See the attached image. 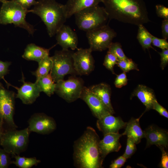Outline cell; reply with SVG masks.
<instances>
[{
    "label": "cell",
    "mask_w": 168,
    "mask_h": 168,
    "mask_svg": "<svg viewBox=\"0 0 168 168\" xmlns=\"http://www.w3.org/2000/svg\"><path fill=\"white\" fill-rule=\"evenodd\" d=\"M4 0H0V2H2Z\"/></svg>",
    "instance_id": "44"
},
{
    "label": "cell",
    "mask_w": 168,
    "mask_h": 168,
    "mask_svg": "<svg viewBox=\"0 0 168 168\" xmlns=\"http://www.w3.org/2000/svg\"><path fill=\"white\" fill-rule=\"evenodd\" d=\"M109 21L114 19L138 26L150 21L143 0H103Z\"/></svg>",
    "instance_id": "1"
},
{
    "label": "cell",
    "mask_w": 168,
    "mask_h": 168,
    "mask_svg": "<svg viewBox=\"0 0 168 168\" xmlns=\"http://www.w3.org/2000/svg\"><path fill=\"white\" fill-rule=\"evenodd\" d=\"M152 109L156 110L160 115L166 118H168V113L167 111L165 108L158 103L157 100L154 102Z\"/></svg>",
    "instance_id": "38"
},
{
    "label": "cell",
    "mask_w": 168,
    "mask_h": 168,
    "mask_svg": "<svg viewBox=\"0 0 168 168\" xmlns=\"http://www.w3.org/2000/svg\"><path fill=\"white\" fill-rule=\"evenodd\" d=\"M140 117L132 118L127 123L125 130L122 134L132 139L136 144L139 143L141 139L144 138V131L141 129L139 123Z\"/></svg>",
    "instance_id": "23"
},
{
    "label": "cell",
    "mask_w": 168,
    "mask_h": 168,
    "mask_svg": "<svg viewBox=\"0 0 168 168\" xmlns=\"http://www.w3.org/2000/svg\"><path fill=\"white\" fill-rule=\"evenodd\" d=\"M73 53L69 49H62L56 51L51 57L52 66L50 73L55 83L63 79L67 75L76 73L73 66Z\"/></svg>",
    "instance_id": "7"
},
{
    "label": "cell",
    "mask_w": 168,
    "mask_h": 168,
    "mask_svg": "<svg viewBox=\"0 0 168 168\" xmlns=\"http://www.w3.org/2000/svg\"><path fill=\"white\" fill-rule=\"evenodd\" d=\"M136 96L146 107V110L152 109L153 105L157 100L154 91L150 88L142 85H139L131 96Z\"/></svg>",
    "instance_id": "20"
},
{
    "label": "cell",
    "mask_w": 168,
    "mask_h": 168,
    "mask_svg": "<svg viewBox=\"0 0 168 168\" xmlns=\"http://www.w3.org/2000/svg\"><path fill=\"white\" fill-rule=\"evenodd\" d=\"M156 10L157 16L163 19H168V8L163 5L157 4L156 6Z\"/></svg>",
    "instance_id": "35"
},
{
    "label": "cell",
    "mask_w": 168,
    "mask_h": 168,
    "mask_svg": "<svg viewBox=\"0 0 168 168\" xmlns=\"http://www.w3.org/2000/svg\"><path fill=\"white\" fill-rule=\"evenodd\" d=\"M118 59L117 57L112 54L107 52L105 58L103 65L106 68L115 74L114 70V67L117 64Z\"/></svg>",
    "instance_id": "30"
},
{
    "label": "cell",
    "mask_w": 168,
    "mask_h": 168,
    "mask_svg": "<svg viewBox=\"0 0 168 168\" xmlns=\"http://www.w3.org/2000/svg\"><path fill=\"white\" fill-rule=\"evenodd\" d=\"M10 154L0 148V168H7L11 164Z\"/></svg>",
    "instance_id": "31"
},
{
    "label": "cell",
    "mask_w": 168,
    "mask_h": 168,
    "mask_svg": "<svg viewBox=\"0 0 168 168\" xmlns=\"http://www.w3.org/2000/svg\"><path fill=\"white\" fill-rule=\"evenodd\" d=\"M29 12L40 17L50 37L56 35L67 19L64 5L58 2L55 0L37 1L34 7L29 10Z\"/></svg>",
    "instance_id": "3"
},
{
    "label": "cell",
    "mask_w": 168,
    "mask_h": 168,
    "mask_svg": "<svg viewBox=\"0 0 168 168\" xmlns=\"http://www.w3.org/2000/svg\"><path fill=\"white\" fill-rule=\"evenodd\" d=\"M41 92H43L49 96H50L55 92L56 83L53 80L50 73L35 81Z\"/></svg>",
    "instance_id": "24"
},
{
    "label": "cell",
    "mask_w": 168,
    "mask_h": 168,
    "mask_svg": "<svg viewBox=\"0 0 168 168\" xmlns=\"http://www.w3.org/2000/svg\"><path fill=\"white\" fill-rule=\"evenodd\" d=\"M128 81L126 72H123L117 75L114 82V85L116 87L120 88L127 85Z\"/></svg>",
    "instance_id": "34"
},
{
    "label": "cell",
    "mask_w": 168,
    "mask_h": 168,
    "mask_svg": "<svg viewBox=\"0 0 168 168\" xmlns=\"http://www.w3.org/2000/svg\"><path fill=\"white\" fill-rule=\"evenodd\" d=\"M80 98L86 102L93 115L98 119L110 114L99 98L89 87H83Z\"/></svg>",
    "instance_id": "13"
},
{
    "label": "cell",
    "mask_w": 168,
    "mask_h": 168,
    "mask_svg": "<svg viewBox=\"0 0 168 168\" xmlns=\"http://www.w3.org/2000/svg\"><path fill=\"white\" fill-rule=\"evenodd\" d=\"M126 159H127L123 155L120 156L112 162L110 167L111 168H121L124 165Z\"/></svg>",
    "instance_id": "37"
},
{
    "label": "cell",
    "mask_w": 168,
    "mask_h": 168,
    "mask_svg": "<svg viewBox=\"0 0 168 168\" xmlns=\"http://www.w3.org/2000/svg\"><path fill=\"white\" fill-rule=\"evenodd\" d=\"M162 34L163 39H168V19H164L161 24Z\"/></svg>",
    "instance_id": "42"
},
{
    "label": "cell",
    "mask_w": 168,
    "mask_h": 168,
    "mask_svg": "<svg viewBox=\"0 0 168 168\" xmlns=\"http://www.w3.org/2000/svg\"><path fill=\"white\" fill-rule=\"evenodd\" d=\"M159 54L161 56V67L163 69L168 63V49H162Z\"/></svg>",
    "instance_id": "40"
},
{
    "label": "cell",
    "mask_w": 168,
    "mask_h": 168,
    "mask_svg": "<svg viewBox=\"0 0 168 168\" xmlns=\"http://www.w3.org/2000/svg\"><path fill=\"white\" fill-rule=\"evenodd\" d=\"M11 64L10 62H3L0 60V80L4 79V76L9 73V67Z\"/></svg>",
    "instance_id": "36"
},
{
    "label": "cell",
    "mask_w": 168,
    "mask_h": 168,
    "mask_svg": "<svg viewBox=\"0 0 168 168\" xmlns=\"http://www.w3.org/2000/svg\"><path fill=\"white\" fill-rule=\"evenodd\" d=\"M138 30L137 39L144 50L152 48V35L143 26L140 25L138 26Z\"/></svg>",
    "instance_id": "26"
},
{
    "label": "cell",
    "mask_w": 168,
    "mask_h": 168,
    "mask_svg": "<svg viewBox=\"0 0 168 168\" xmlns=\"http://www.w3.org/2000/svg\"><path fill=\"white\" fill-rule=\"evenodd\" d=\"M92 51L90 48H79L73 53V66L76 74L87 75L93 70L94 60L92 55Z\"/></svg>",
    "instance_id": "11"
},
{
    "label": "cell",
    "mask_w": 168,
    "mask_h": 168,
    "mask_svg": "<svg viewBox=\"0 0 168 168\" xmlns=\"http://www.w3.org/2000/svg\"><path fill=\"white\" fill-rule=\"evenodd\" d=\"M4 122L2 119L0 120V146L2 138L4 133L3 125Z\"/></svg>",
    "instance_id": "43"
},
{
    "label": "cell",
    "mask_w": 168,
    "mask_h": 168,
    "mask_svg": "<svg viewBox=\"0 0 168 168\" xmlns=\"http://www.w3.org/2000/svg\"><path fill=\"white\" fill-rule=\"evenodd\" d=\"M16 94L6 89L0 82V120L2 119L10 129H16L18 127L14 120Z\"/></svg>",
    "instance_id": "9"
},
{
    "label": "cell",
    "mask_w": 168,
    "mask_h": 168,
    "mask_svg": "<svg viewBox=\"0 0 168 168\" xmlns=\"http://www.w3.org/2000/svg\"><path fill=\"white\" fill-rule=\"evenodd\" d=\"M117 33L108 24L86 32L90 48L92 51H102L108 49Z\"/></svg>",
    "instance_id": "8"
},
{
    "label": "cell",
    "mask_w": 168,
    "mask_h": 168,
    "mask_svg": "<svg viewBox=\"0 0 168 168\" xmlns=\"http://www.w3.org/2000/svg\"><path fill=\"white\" fill-rule=\"evenodd\" d=\"M126 124L120 117H115L109 114L98 119L96 126L104 135L118 133L119 130L125 127Z\"/></svg>",
    "instance_id": "16"
},
{
    "label": "cell",
    "mask_w": 168,
    "mask_h": 168,
    "mask_svg": "<svg viewBox=\"0 0 168 168\" xmlns=\"http://www.w3.org/2000/svg\"><path fill=\"white\" fill-rule=\"evenodd\" d=\"M23 8L28 9L31 6L35 5L37 2L35 0H12Z\"/></svg>",
    "instance_id": "39"
},
{
    "label": "cell",
    "mask_w": 168,
    "mask_h": 168,
    "mask_svg": "<svg viewBox=\"0 0 168 168\" xmlns=\"http://www.w3.org/2000/svg\"><path fill=\"white\" fill-rule=\"evenodd\" d=\"M56 40L63 49H77L78 39L77 34L69 26L63 25L57 32Z\"/></svg>",
    "instance_id": "15"
},
{
    "label": "cell",
    "mask_w": 168,
    "mask_h": 168,
    "mask_svg": "<svg viewBox=\"0 0 168 168\" xmlns=\"http://www.w3.org/2000/svg\"><path fill=\"white\" fill-rule=\"evenodd\" d=\"M22 75V86L19 88L12 86L17 91L16 98L20 99L24 104H31L39 96L41 91L36 83L26 82L23 73Z\"/></svg>",
    "instance_id": "14"
},
{
    "label": "cell",
    "mask_w": 168,
    "mask_h": 168,
    "mask_svg": "<svg viewBox=\"0 0 168 168\" xmlns=\"http://www.w3.org/2000/svg\"><path fill=\"white\" fill-rule=\"evenodd\" d=\"M108 49V52L113 54L118 60L128 58L124 53L120 43L119 42H112Z\"/></svg>",
    "instance_id": "28"
},
{
    "label": "cell",
    "mask_w": 168,
    "mask_h": 168,
    "mask_svg": "<svg viewBox=\"0 0 168 168\" xmlns=\"http://www.w3.org/2000/svg\"><path fill=\"white\" fill-rule=\"evenodd\" d=\"M144 138L147 139L146 147L153 145L166 148L168 144V133L160 128L151 125L144 131Z\"/></svg>",
    "instance_id": "18"
},
{
    "label": "cell",
    "mask_w": 168,
    "mask_h": 168,
    "mask_svg": "<svg viewBox=\"0 0 168 168\" xmlns=\"http://www.w3.org/2000/svg\"><path fill=\"white\" fill-rule=\"evenodd\" d=\"M136 143L131 138H128L126 149L123 156L127 159L130 157L136 150Z\"/></svg>",
    "instance_id": "32"
},
{
    "label": "cell",
    "mask_w": 168,
    "mask_h": 168,
    "mask_svg": "<svg viewBox=\"0 0 168 168\" xmlns=\"http://www.w3.org/2000/svg\"><path fill=\"white\" fill-rule=\"evenodd\" d=\"M28 122L27 128L30 132L43 135L51 133L57 127L54 119L44 113L34 114L31 116Z\"/></svg>",
    "instance_id": "12"
},
{
    "label": "cell",
    "mask_w": 168,
    "mask_h": 168,
    "mask_svg": "<svg viewBox=\"0 0 168 168\" xmlns=\"http://www.w3.org/2000/svg\"><path fill=\"white\" fill-rule=\"evenodd\" d=\"M84 86L81 79L71 77L56 82L55 92L67 102H72L80 98Z\"/></svg>",
    "instance_id": "10"
},
{
    "label": "cell",
    "mask_w": 168,
    "mask_h": 168,
    "mask_svg": "<svg viewBox=\"0 0 168 168\" xmlns=\"http://www.w3.org/2000/svg\"><path fill=\"white\" fill-rule=\"evenodd\" d=\"M30 133L28 128L21 130L10 129L4 131L0 146L13 157L19 155L27 147Z\"/></svg>",
    "instance_id": "6"
},
{
    "label": "cell",
    "mask_w": 168,
    "mask_h": 168,
    "mask_svg": "<svg viewBox=\"0 0 168 168\" xmlns=\"http://www.w3.org/2000/svg\"><path fill=\"white\" fill-rule=\"evenodd\" d=\"M162 152V157L161 161L160 166L163 168L168 167V155L167 153L162 146L159 147Z\"/></svg>",
    "instance_id": "41"
},
{
    "label": "cell",
    "mask_w": 168,
    "mask_h": 168,
    "mask_svg": "<svg viewBox=\"0 0 168 168\" xmlns=\"http://www.w3.org/2000/svg\"><path fill=\"white\" fill-rule=\"evenodd\" d=\"M50 49H45L31 43L27 45L22 57L27 60L34 61L38 63L49 56Z\"/></svg>",
    "instance_id": "22"
},
{
    "label": "cell",
    "mask_w": 168,
    "mask_h": 168,
    "mask_svg": "<svg viewBox=\"0 0 168 168\" xmlns=\"http://www.w3.org/2000/svg\"><path fill=\"white\" fill-rule=\"evenodd\" d=\"M0 10V24H13L26 30L33 35L35 29L33 26L26 20L27 14L29 10L26 9L12 0H4Z\"/></svg>",
    "instance_id": "4"
},
{
    "label": "cell",
    "mask_w": 168,
    "mask_h": 168,
    "mask_svg": "<svg viewBox=\"0 0 168 168\" xmlns=\"http://www.w3.org/2000/svg\"><path fill=\"white\" fill-rule=\"evenodd\" d=\"M103 0H68L64 5L67 19L84 9L98 5Z\"/></svg>",
    "instance_id": "19"
},
{
    "label": "cell",
    "mask_w": 168,
    "mask_h": 168,
    "mask_svg": "<svg viewBox=\"0 0 168 168\" xmlns=\"http://www.w3.org/2000/svg\"><path fill=\"white\" fill-rule=\"evenodd\" d=\"M89 88L99 98L111 114L114 113L110 100L111 89L108 85L102 83L92 86Z\"/></svg>",
    "instance_id": "21"
},
{
    "label": "cell",
    "mask_w": 168,
    "mask_h": 168,
    "mask_svg": "<svg viewBox=\"0 0 168 168\" xmlns=\"http://www.w3.org/2000/svg\"><path fill=\"white\" fill-rule=\"evenodd\" d=\"M38 66L37 69L31 72L32 75L36 78V81L49 73L52 66V61L51 57L48 56L38 63Z\"/></svg>",
    "instance_id": "25"
},
{
    "label": "cell",
    "mask_w": 168,
    "mask_h": 168,
    "mask_svg": "<svg viewBox=\"0 0 168 168\" xmlns=\"http://www.w3.org/2000/svg\"><path fill=\"white\" fill-rule=\"evenodd\" d=\"M74 15L78 29L86 32L105 26L110 21L104 7L99 5L84 9Z\"/></svg>",
    "instance_id": "5"
},
{
    "label": "cell",
    "mask_w": 168,
    "mask_h": 168,
    "mask_svg": "<svg viewBox=\"0 0 168 168\" xmlns=\"http://www.w3.org/2000/svg\"><path fill=\"white\" fill-rule=\"evenodd\" d=\"M100 140L95 130L87 127L74 143L73 159L75 166L79 168L102 167L104 160L99 151Z\"/></svg>",
    "instance_id": "2"
},
{
    "label": "cell",
    "mask_w": 168,
    "mask_h": 168,
    "mask_svg": "<svg viewBox=\"0 0 168 168\" xmlns=\"http://www.w3.org/2000/svg\"><path fill=\"white\" fill-rule=\"evenodd\" d=\"M122 134L116 133H110L104 135L99 144V151L102 158L105 157L110 153L118 152L121 147L119 142L120 138Z\"/></svg>",
    "instance_id": "17"
},
{
    "label": "cell",
    "mask_w": 168,
    "mask_h": 168,
    "mask_svg": "<svg viewBox=\"0 0 168 168\" xmlns=\"http://www.w3.org/2000/svg\"><path fill=\"white\" fill-rule=\"evenodd\" d=\"M152 44L154 46L162 49H168L167 40L160 39L152 35Z\"/></svg>",
    "instance_id": "33"
},
{
    "label": "cell",
    "mask_w": 168,
    "mask_h": 168,
    "mask_svg": "<svg viewBox=\"0 0 168 168\" xmlns=\"http://www.w3.org/2000/svg\"><path fill=\"white\" fill-rule=\"evenodd\" d=\"M15 160L12 161L11 164H13L20 168H30L33 166H37L41 162L36 157H26L21 156L19 155L13 157Z\"/></svg>",
    "instance_id": "27"
},
{
    "label": "cell",
    "mask_w": 168,
    "mask_h": 168,
    "mask_svg": "<svg viewBox=\"0 0 168 168\" xmlns=\"http://www.w3.org/2000/svg\"><path fill=\"white\" fill-rule=\"evenodd\" d=\"M117 65L124 72H125L133 70L139 71L137 64L131 59L128 58L118 60Z\"/></svg>",
    "instance_id": "29"
}]
</instances>
